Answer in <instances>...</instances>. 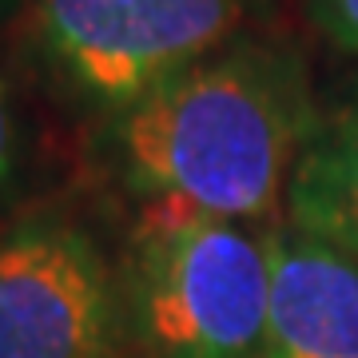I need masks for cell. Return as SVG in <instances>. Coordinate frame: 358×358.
Wrapping results in <instances>:
<instances>
[{"instance_id": "6da1fadb", "label": "cell", "mask_w": 358, "mask_h": 358, "mask_svg": "<svg viewBox=\"0 0 358 358\" xmlns=\"http://www.w3.org/2000/svg\"><path fill=\"white\" fill-rule=\"evenodd\" d=\"M315 124L287 56L219 48L112 112L108 148L148 207L255 223L287 203Z\"/></svg>"}, {"instance_id": "7a4b0ae2", "label": "cell", "mask_w": 358, "mask_h": 358, "mask_svg": "<svg viewBox=\"0 0 358 358\" xmlns=\"http://www.w3.org/2000/svg\"><path fill=\"white\" fill-rule=\"evenodd\" d=\"M124 315L148 358H263L271 239L247 223L148 207L124 271Z\"/></svg>"}, {"instance_id": "3957f363", "label": "cell", "mask_w": 358, "mask_h": 358, "mask_svg": "<svg viewBox=\"0 0 358 358\" xmlns=\"http://www.w3.org/2000/svg\"><path fill=\"white\" fill-rule=\"evenodd\" d=\"M36 16L68 84L120 112L223 48L239 0H36Z\"/></svg>"}, {"instance_id": "277c9868", "label": "cell", "mask_w": 358, "mask_h": 358, "mask_svg": "<svg viewBox=\"0 0 358 358\" xmlns=\"http://www.w3.org/2000/svg\"><path fill=\"white\" fill-rule=\"evenodd\" d=\"M124 299L100 243L60 215L0 231V358H112Z\"/></svg>"}, {"instance_id": "5b68a950", "label": "cell", "mask_w": 358, "mask_h": 358, "mask_svg": "<svg viewBox=\"0 0 358 358\" xmlns=\"http://www.w3.org/2000/svg\"><path fill=\"white\" fill-rule=\"evenodd\" d=\"M263 358H358V259L303 227H271Z\"/></svg>"}, {"instance_id": "8992f818", "label": "cell", "mask_w": 358, "mask_h": 358, "mask_svg": "<svg viewBox=\"0 0 358 358\" xmlns=\"http://www.w3.org/2000/svg\"><path fill=\"white\" fill-rule=\"evenodd\" d=\"M291 227L358 259V112L319 120L287 187Z\"/></svg>"}, {"instance_id": "52a82bcc", "label": "cell", "mask_w": 358, "mask_h": 358, "mask_svg": "<svg viewBox=\"0 0 358 358\" xmlns=\"http://www.w3.org/2000/svg\"><path fill=\"white\" fill-rule=\"evenodd\" d=\"M307 8L338 48L358 56V0H307Z\"/></svg>"}, {"instance_id": "ba28073f", "label": "cell", "mask_w": 358, "mask_h": 358, "mask_svg": "<svg viewBox=\"0 0 358 358\" xmlns=\"http://www.w3.org/2000/svg\"><path fill=\"white\" fill-rule=\"evenodd\" d=\"M16 159H20V131H16V112H13L8 84L0 80V192L13 183Z\"/></svg>"}, {"instance_id": "9c48e42d", "label": "cell", "mask_w": 358, "mask_h": 358, "mask_svg": "<svg viewBox=\"0 0 358 358\" xmlns=\"http://www.w3.org/2000/svg\"><path fill=\"white\" fill-rule=\"evenodd\" d=\"M4 4H8V0H0V8H4Z\"/></svg>"}]
</instances>
